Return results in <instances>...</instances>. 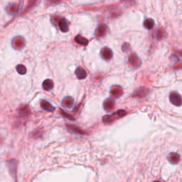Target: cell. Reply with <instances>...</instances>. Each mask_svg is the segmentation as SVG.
<instances>
[{
  "mask_svg": "<svg viewBox=\"0 0 182 182\" xmlns=\"http://www.w3.org/2000/svg\"><path fill=\"white\" fill-rule=\"evenodd\" d=\"M127 115V112L124 109H119L115 112H113L110 115H105L103 118V121L104 123L110 124L112 123L115 120H118L119 118H121L122 117Z\"/></svg>",
  "mask_w": 182,
  "mask_h": 182,
  "instance_id": "6da1fadb",
  "label": "cell"
},
{
  "mask_svg": "<svg viewBox=\"0 0 182 182\" xmlns=\"http://www.w3.org/2000/svg\"><path fill=\"white\" fill-rule=\"evenodd\" d=\"M11 176L16 182L17 181V161L15 159H10L7 163Z\"/></svg>",
  "mask_w": 182,
  "mask_h": 182,
  "instance_id": "7a4b0ae2",
  "label": "cell"
},
{
  "mask_svg": "<svg viewBox=\"0 0 182 182\" xmlns=\"http://www.w3.org/2000/svg\"><path fill=\"white\" fill-rule=\"evenodd\" d=\"M25 45H26V41L24 38L20 36H16L15 38H13L12 41V47L15 50H18V51H20V50L23 49L24 48Z\"/></svg>",
  "mask_w": 182,
  "mask_h": 182,
  "instance_id": "3957f363",
  "label": "cell"
},
{
  "mask_svg": "<svg viewBox=\"0 0 182 182\" xmlns=\"http://www.w3.org/2000/svg\"><path fill=\"white\" fill-rule=\"evenodd\" d=\"M169 100L175 106H181L182 105V98L177 92L173 91L171 92L169 94Z\"/></svg>",
  "mask_w": 182,
  "mask_h": 182,
  "instance_id": "277c9868",
  "label": "cell"
},
{
  "mask_svg": "<svg viewBox=\"0 0 182 182\" xmlns=\"http://www.w3.org/2000/svg\"><path fill=\"white\" fill-rule=\"evenodd\" d=\"M110 94L113 98H119L123 95V90L120 85H112L110 88Z\"/></svg>",
  "mask_w": 182,
  "mask_h": 182,
  "instance_id": "5b68a950",
  "label": "cell"
},
{
  "mask_svg": "<svg viewBox=\"0 0 182 182\" xmlns=\"http://www.w3.org/2000/svg\"><path fill=\"white\" fill-rule=\"evenodd\" d=\"M129 64L134 68H137L140 66L141 61L135 53H132L129 57Z\"/></svg>",
  "mask_w": 182,
  "mask_h": 182,
  "instance_id": "8992f818",
  "label": "cell"
},
{
  "mask_svg": "<svg viewBox=\"0 0 182 182\" xmlns=\"http://www.w3.org/2000/svg\"><path fill=\"white\" fill-rule=\"evenodd\" d=\"M103 109H105L106 112H110L115 107V100L111 98H107V99L105 100V101L103 102Z\"/></svg>",
  "mask_w": 182,
  "mask_h": 182,
  "instance_id": "52a82bcc",
  "label": "cell"
},
{
  "mask_svg": "<svg viewBox=\"0 0 182 182\" xmlns=\"http://www.w3.org/2000/svg\"><path fill=\"white\" fill-rule=\"evenodd\" d=\"M167 159L172 164H177L181 160V157L176 152H172L167 156Z\"/></svg>",
  "mask_w": 182,
  "mask_h": 182,
  "instance_id": "ba28073f",
  "label": "cell"
},
{
  "mask_svg": "<svg viewBox=\"0 0 182 182\" xmlns=\"http://www.w3.org/2000/svg\"><path fill=\"white\" fill-rule=\"evenodd\" d=\"M149 92L150 90L149 89L146 88H139L134 91L132 96L137 98H143L144 96H146Z\"/></svg>",
  "mask_w": 182,
  "mask_h": 182,
  "instance_id": "9c48e42d",
  "label": "cell"
},
{
  "mask_svg": "<svg viewBox=\"0 0 182 182\" xmlns=\"http://www.w3.org/2000/svg\"><path fill=\"white\" fill-rule=\"evenodd\" d=\"M112 50L109 48L105 47L103 48V49L101 50V56L102 58L106 61L110 60L111 58H112Z\"/></svg>",
  "mask_w": 182,
  "mask_h": 182,
  "instance_id": "30bf717a",
  "label": "cell"
},
{
  "mask_svg": "<svg viewBox=\"0 0 182 182\" xmlns=\"http://www.w3.org/2000/svg\"><path fill=\"white\" fill-rule=\"evenodd\" d=\"M18 9V5L17 4L12 3V4H9L7 5L6 11L7 14H9V15H14V14L17 13Z\"/></svg>",
  "mask_w": 182,
  "mask_h": 182,
  "instance_id": "8fae6325",
  "label": "cell"
},
{
  "mask_svg": "<svg viewBox=\"0 0 182 182\" xmlns=\"http://www.w3.org/2000/svg\"><path fill=\"white\" fill-rule=\"evenodd\" d=\"M107 27L105 24H100L95 31V36L97 37H103L106 34Z\"/></svg>",
  "mask_w": 182,
  "mask_h": 182,
  "instance_id": "7c38bea8",
  "label": "cell"
},
{
  "mask_svg": "<svg viewBox=\"0 0 182 182\" xmlns=\"http://www.w3.org/2000/svg\"><path fill=\"white\" fill-rule=\"evenodd\" d=\"M58 27L60 30L62 31V32H68V30H69L68 21H67V20L64 18H61V19L59 20Z\"/></svg>",
  "mask_w": 182,
  "mask_h": 182,
  "instance_id": "4fadbf2b",
  "label": "cell"
},
{
  "mask_svg": "<svg viewBox=\"0 0 182 182\" xmlns=\"http://www.w3.org/2000/svg\"><path fill=\"white\" fill-rule=\"evenodd\" d=\"M74 100L72 97L70 96H67V97L64 98L63 99L62 101V105H64V107H66V108H71L74 105Z\"/></svg>",
  "mask_w": 182,
  "mask_h": 182,
  "instance_id": "5bb4252c",
  "label": "cell"
},
{
  "mask_svg": "<svg viewBox=\"0 0 182 182\" xmlns=\"http://www.w3.org/2000/svg\"><path fill=\"white\" fill-rule=\"evenodd\" d=\"M66 127L68 130L73 133L78 134V135H87V133L85 132L80 129L79 127H76V126L73 125V124H66Z\"/></svg>",
  "mask_w": 182,
  "mask_h": 182,
  "instance_id": "9a60e30c",
  "label": "cell"
},
{
  "mask_svg": "<svg viewBox=\"0 0 182 182\" xmlns=\"http://www.w3.org/2000/svg\"><path fill=\"white\" fill-rule=\"evenodd\" d=\"M41 107L43 109L46 111H49V112H52L55 109V107L53 105H51V104H50L49 102L44 100H41Z\"/></svg>",
  "mask_w": 182,
  "mask_h": 182,
  "instance_id": "2e32d148",
  "label": "cell"
},
{
  "mask_svg": "<svg viewBox=\"0 0 182 182\" xmlns=\"http://www.w3.org/2000/svg\"><path fill=\"white\" fill-rule=\"evenodd\" d=\"M75 73L76 77H77L78 79H79V80L85 79L87 76L86 71H85V70L83 69V68H81V67H78V68H76Z\"/></svg>",
  "mask_w": 182,
  "mask_h": 182,
  "instance_id": "e0dca14e",
  "label": "cell"
},
{
  "mask_svg": "<svg viewBox=\"0 0 182 182\" xmlns=\"http://www.w3.org/2000/svg\"><path fill=\"white\" fill-rule=\"evenodd\" d=\"M29 113H30V109H29V107L27 105L22 106L18 109V114L21 118H26V117L29 115Z\"/></svg>",
  "mask_w": 182,
  "mask_h": 182,
  "instance_id": "ac0fdd59",
  "label": "cell"
},
{
  "mask_svg": "<svg viewBox=\"0 0 182 182\" xmlns=\"http://www.w3.org/2000/svg\"><path fill=\"white\" fill-rule=\"evenodd\" d=\"M43 88L45 90H51L53 88V82L51 79H46L43 82Z\"/></svg>",
  "mask_w": 182,
  "mask_h": 182,
  "instance_id": "d6986e66",
  "label": "cell"
},
{
  "mask_svg": "<svg viewBox=\"0 0 182 182\" xmlns=\"http://www.w3.org/2000/svg\"><path fill=\"white\" fill-rule=\"evenodd\" d=\"M75 41L78 44H81V45L83 46H87L88 44V40L87 38H84V37L80 36V35H78L77 36H75Z\"/></svg>",
  "mask_w": 182,
  "mask_h": 182,
  "instance_id": "ffe728a7",
  "label": "cell"
},
{
  "mask_svg": "<svg viewBox=\"0 0 182 182\" xmlns=\"http://www.w3.org/2000/svg\"><path fill=\"white\" fill-rule=\"evenodd\" d=\"M144 27L146 28L148 30L153 29V27H155V21L152 18H147L145 21H144Z\"/></svg>",
  "mask_w": 182,
  "mask_h": 182,
  "instance_id": "44dd1931",
  "label": "cell"
},
{
  "mask_svg": "<svg viewBox=\"0 0 182 182\" xmlns=\"http://www.w3.org/2000/svg\"><path fill=\"white\" fill-rule=\"evenodd\" d=\"M16 71L18 72V74L20 75H24L27 73V68L24 66V65L19 64L16 66Z\"/></svg>",
  "mask_w": 182,
  "mask_h": 182,
  "instance_id": "7402d4cb",
  "label": "cell"
},
{
  "mask_svg": "<svg viewBox=\"0 0 182 182\" xmlns=\"http://www.w3.org/2000/svg\"><path fill=\"white\" fill-rule=\"evenodd\" d=\"M165 34L166 33L163 29H158L157 31H156V38L158 39H161V38H164Z\"/></svg>",
  "mask_w": 182,
  "mask_h": 182,
  "instance_id": "603a6c76",
  "label": "cell"
},
{
  "mask_svg": "<svg viewBox=\"0 0 182 182\" xmlns=\"http://www.w3.org/2000/svg\"><path fill=\"white\" fill-rule=\"evenodd\" d=\"M60 113L61 114V115H62L63 117H64L65 118L68 119V120H72V121H74V120H75V118H74L71 115H70V114H68V113L64 112V111L62 110V109H60Z\"/></svg>",
  "mask_w": 182,
  "mask_h": 182,
  "instance_id": "cb8c5ba5",
  "label": "cell"
},
{
  "mask_svg": "<svg viewBox=\"0 0 182 182\" xmlns=\"http://www.w3.org/2000/svg\"><path fill=\"white\" fill-rule=\"evenodd\" d=\"M122 50L124 52H127L131 50V46L129 44H127V43H124L123 45L122 46Z\"/></svg>",
  "mask_w": 182,
  "mask_h": 182,
  "instance_id": "d4e9b609",
  "label": "cell"
},
{
  "mask_svg": "<svg viewBox=\"0 0 182 182\" xmlns=\"http://www.w3.org/2000/svg\"><path fill=\"white\" fill-rule=\"evenodd\" d=\"M121 1H122V2L125 3L126 4H129V5H131V4H134V0H121Z\"/></svg>",
  "mask_w": 182,
  "mask_h": 182,
  "instance_id": "484cf974",
  "label": "cell"
},
{
  "mask_svg": "<svg viewBox=\"0 0 182 182\" xmlns=\"http://www.w3.org/2000/svg\"><path fill=\"white\" fill-rule=\"evenodd\" d=\"M154 182H160V181H155Z\"/></svg>",
  "mask_w": 182,
  "mask_h": 182,
  "instance_id": "4316f807",
  "label": "cell"
},
{
  "mask_svg": "<svg viewBox=\"0 0 182 182\" xmlns=\"http://www.w3.org/2000/svg\"><path fill=\"white\" fill-rule=\"evenodd\" d=\"M53 1H59V0H53Z\"/></svg>",
  "mask_w": 182,
  "mask_h": 182,
  "instance_id": "83f0119b",
  "label": "cell"
}]
</instances>
